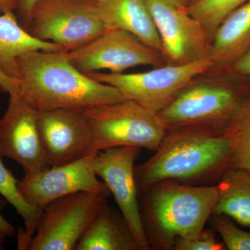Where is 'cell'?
<instances>
[{
  "mask_svg": "<svg viewBox=\"0 0 250 250\" xmlns=\"http://www.w3.org/2000/svg\"><path fill=\"white\" fill-rule=\"evenodd\" d=\"M232 144L224 126H180L167 129L155 153L135 167L139 191L173 182L206 184L218 180L230 167Z\"/></svg>",
  "mask_w": 250,
  "mask_h": 250,
  "instance_id": "cell-1",
  "label": "cell"
},
{
  "mask_svg": "<svg viewBox=\"0 0 250 250\" xmlns=\"http://www.w3.org/2000/svg\"><path fill=\"white\" fill-rule=\"evenodd\" d=\"M21 95L37 111L86 108L125 100L119 90L74 66L65 52L34 51L18 59Z\"/></svg>",
  "mask_w": 250,
  "mask_h": 250,
  "instance_id": "cell-2",
  "label": "cell"
},
{
  "mask_svg": "<svg viewBox=\"0 0 250 250\" xmlns=\"http://www.w3.org/2000/svg\"><path fill=\"white\" fill-rule=\"evenodd\" d=\"M141 209L151 249L172 250L178 238L192 239L205 229L218 201L216 185L163 182L143 190Z\"/></svg>",
  "mask_w": 250,
  "mask_h": 250,
  "instance_id": "cell-3",
  "label": "cell"
},
{
  "mask_svg": "<svg viewBox=\"0 0 250 250\" xmlns=\"http://www.w3.org/2000/svg\"><path fill=\"white\" fill-rule=\"evenodd\" d=\"M83 112L91 129L94 152L126 146L155 152L167 131L156 113L129 99Z\"/></svg>",
  "mask_w": 250,
  "mask_h": 250,
  "instance_id": "cell-4",
  "label": "cell"
},
{
  "mask_svg": "<svg viewBox=\"0 0 250 250\" xmlns=\"http://www.w3.org/2000/svg\"><path fill=\"white\" fill-rule=\"evenodd\" d=\"M27 30L69 52L89 43L106 29L98 0H39Z\"/></svg>",
  "mask_w": 250,
  "mask_h": 250,
  "instance_id": "cell-5",
  "label": "cell"
},
{
  "mask_svg": "<svg viewBox=\"0 0 250 250\" xmlns=\"http://www.w3.org/2000/svg\"><path fill=\"white\" fill-rule=\"evenodd\" d=\"M106 194L82 191L60 197L42 208L27 250H75L100 210Z\"/></svg>",
  "mask_w": 250,
  "mask_h": 250,
  "instance_id": "cell-6",
  "label": "cell"
},
{
  "mask_svg": "<svg viewBox=\"0 0 250 250\" xmlns=\"http://www.w3.org/2000/svg\"><path fill=\"white\" fill-rule=\"evenodd\" d=\"M213 68L209 59L184 65H166L139 73L87 74L93 80L115 87L125 99L159 113L194 79Z\"/></svg>",
  "mask_w": 250,
  "mask_h": 250,
  "instance_id": "cell-7",
  "label": "cell"
},
{
  "mask_svg": "<svg viewBox=\"0 0 250 250\" xmlns=\"http://www.w3.org/2000/svg\"><path fill=\"white\" fill-rule=\"evenodd\" d=\"M243 98L239 90L229 85L193 81L157 115L167 129L224 126Z\"/></svg>",
  "mask_w": 250,
  "mask_h": 250,
  "instance_id": "cell-8",
  "label": "cell"
},
{
  "mask_svg": "<svg viewBox=\"0 0 250 250\" xmlns=\"http://www.w3.org/2000/svg\"><path fill=\"white\" fill-rule=\"evenodd\" d=\"M66 53L74 66L86 75L103 70L123 73L139 65H164L160 52L120 29L106 31L87 45Z\"/></svg>",
  "mask_w": 250,
  "mask_h": 250,
  "instance_id": "cell-9",
  "label": "cell"
},
{
  "mask_svg": "<svg viewBox=\"0 0 250 250\" xmlns=\"http://www.w3.org/2000/svg\"><path fill=\"white\" fill-rule=\"evenodd\" d=\"M146 1L160 38L161 56L167 65H184L209 59V37L187 8L167 0Z\"/></svg>",
  "mask_w": 250,
  "mask_h": 250,
  "instance_id": "cell-10",
  "label": "cell"
},
{
  "mask_svg": "<svg viewBox=\"0 0 250 250\" xmlns=\"http://www.w3.org/2000/svg\"><path fill=\"white\" fill-rule=\"evenodd\" d=\"M141 148L118 147L97 153L93 170L111 192L121 214L132 230L143 250H151L145 232L135 177V163Z\"/></svg>",
  "mask_w": 250,
  "mask_h": 250,
  "instance_id": "cell-11",
  "label": "cell"
},
{
  "mask_svg": "<svg viewBox=\"0 0 250 250\" xmlns=\"http://www.w3.org/2000/svg\"><path fill=\"white\" fill-rule=\"evenodd\" d=\"M97 153L79 160L50 166L35 173L24 174L19 181L23 197L31 205L41 208L60 197L82 191L107 194L106 186L98 179L93 170Z\"/></svg>",
  "mask_w": 250,
  "mask_h": 250,
  "instance_id": "cell-12",
  "label": "cell"
},
{
  "mask_svg": "<svg viewBox=\"0 0 250 250\" xmlns=\"http://www.w3.org/2000/svg\"><path fill=\"white\" fill-rule=\"evenodd\" d=\"M36 117L37 110L21 95L10 97L7 110L0 120V155L16 161L24 174L50 167Z\"/></svg>",
  "mask_w": 250,
  "mask_h": 250,
  "instance_id": "cell-13",
  "label": "cell"
},
{
  "mask_svg": "<svg viewBox=\"0 0 250 250\" xmlns=\"http://www.w3.org/2000/svg\"><path fill=\"white\" fill-rule=\"evenodd\" d=\"M37 125L49 166L70 164L94 152L92 133L83 111H37Z\"/></svg>",
  "mask_w": 250,
  "mask_h": 250,
  "instance_id": "cell-14",
  "label": "cell"
},
{
  "mask_svg": "<svg viewBox=\"0 0 250 250\" xmlns=\"http://www.w3.org/2000/svg\"><path fill=\"white\" fill-rule=\"evenodd\" d=\"M98 7L106 31H128L161 53L160 38L146 0H100Z\"/></svg>",
  "mask_w": 250,
  "mask_h": 250,
  "instance_id": "cell-15",
  "label": "cell"
},
{
  "mask_svg": "<svg viewBox=\"0 0 250 250\" xmlns=\"http://www.w3.org/2000/svg\"><path fill=\"white\" fill-rule=\"evenodd\" d=\"M250 48V0L233 11L215 30L209 59L213 68H230Z\"/></svg>",
  "mask_w": 250,
  "mask_h": 250,
  "instance_id": "cell-16",
  "label": "cell"
},
{
  "mask_svg": "<svg viewBox=\"0 0 250 250\" xmlns=\"http://www.w3.org/2000/svg\"><path fill=\"white\" fill-rule=\"evenodd\" d=\"M75 250H143L121 214L108 205L100 210Z\"/></svg>",
  "mask_w": 250,
  "mask_h": 250,
  "instance_id": "cell-17",
  "label": "cell"
},
{
  "mask_svg": "<svg viewBox=\"0 0 250 250\" xmlns=\"http://www.w3.org/2000/svg\"><path fill=\"white\" fill-rule=\"evenodd\" d=\"M34 51L64 52L57 44L41 41L31 36L20 24L15 13L0 15V67L3 71L20 81L18 59Z\"/></svg>",
  "mask_w": 250,
  "mask_h": 250,
  "instance_id": "cell-18",
  "label": "cell"
},
{
  "mask_svg": "<svg viewBox=\"0 0 250 250\" xmlns=\"http://www.w3.org/2000/svg\"><path fill=\"white\" fill-rule=\"evenodd\" d=\"M218 201L213 213L226 215L243 226L250 227V174L229 167L216 184Z\"/></svg>",
  "mask_w": 250,
  "mask_h": 250,
  "instance_id": "cell-19",
  "label": "cell"
},
{
  "mask_svg": "<svg viewBox=\"0 0 250 250\" xmlns=\"http://www.w3.org/2000/svg\"><path fill=\"white\" fill-rule=\"evenodd\" d=\"M0 155V195L14 207L22 218L24 229L18 230L17 249L27 250L28 244L34 236L42 208L31 205L23 197L19 188V180L4 166Z\"/></svg>",
  "mask_w": 250,
  "mask_h": 250,
  "instance_id": "cell-20",
  "label": "cell"
},
{
  "mask_svg": "<svg viewBox=\"0 0 250 250\" xmlns=\"http://www.w3.org/2000/svg\"><path fill=\"white\" fill-rule=\"evenodd\" d=\"M232 144L230 167L250 174V95L244 97L224 125Z\"/></svg>",
  "mask_w": 250,
  "mask_h": 250,
  "instance_id": "cell-21",
  "label": "cell"
},
{
  "mask_svg": "<svg viewBox=\"0 0 250 250\" xmlns=\"http://www.w3.org/2000/svg\"><path fill=\"white\" fill-rule=\"evenodd\" d=\"M250 0H199L187 8L188 12L205 28L210 40L229 15Z\"/></svg>",
  "mask_w": 250,
  "mask_h": 250,
  "instance_id": "cell-22",
  "label": "cell"
},
{
  "mask_svg": "<svg viewBox=\"0 0 250 250\" xmlns=\"http://www.w3.org/2000/svg\"><path fill=\"white\" fill-rule=\"evenodd\" d=\"M209 220L212 228L229 250H250V232L237 227L231 218L223 214H213Z\"/></svg>",
  "mask_w": 250,
  "mask_h": 250,
  "instance_id": "cell-23",
  "label": "cell"
},
{
  "mask_svg": "<svg viewBox=\"0 0 250 250\" xmlns=\"http://www.w3.org/2000/svg\"><path fill=\"white\" fill-rule=\"evenodd\" d=\"M223 244L217 241L213 229H204L196 238L192 239L178 238L172 250H221Z\"/></svg>",
  "mask_w": 250,
  "mask_h": 250,
  "instance_id": "cell-24",
  "label": "cell"
},
{
  "mask_svg": "<svg viewBox=\"0 0 250 250\" xmlns=\"http://www.w3.org/2000/svg\"><path fill=\"white\" fill-rule=\"evenodd\" d=\"M38 1L39 0H18L17 8L15 13L20 24L26 30L30 22L31 12Z\"/></svg>",
  "mask_w": 250,
  "mask_h": 250,
  "instance_id": "cell-25",
  "label": "cell"
},
{
  "mask_svg": "<svg viewBox=\"0 0 250 250\" xmlns=\"http://www.w3.org/2000/svg\"><path fill=\"white\" fill-rule=\"evenodd\" d=\"M0 90L2 93H8L10 97L21 95V81L15 80L6 75L0 67Z\"/></svg>",
  "mask_w": 250,
  "mask_h": 250,
  "instance_id": "cell-26",
  "label": "cell"
},
{
  "mask_svg": "<svg viewBox=\"0 0 250 250\" xmlns=\"http://www.w3.org/2000/svg\"><path fill=\"white\" fill-rule=\"evenodd\" d=\"M229 70L233 73L250 77V48L233 62Z\"/></svg>",
  "mask_w": 250,
  "mask_h": 250,
  "instance_id": "cell-27",
  "label": "cell"
},
{
  "mask_svg": "<svg viewBox=\"0 0 250 250\" xmlns=\"http://www.w3.org/2000/svg\"><path fill=\"white\" fill-rule=\"evenodd\" d=\"M6 203L7 201L4 198H0V231L4 233L7 237H14L16 236V229L1 214V210Z\"/></svg>",
  "mask_w": 250,
  "mask_h": 250,
  "instance_id": "cell-28",
  "label": "cell"
},
{
  "mask_svg": "<svg viewBox=\"0 0 250 250\" xmlns=\"http://www.w3.org/2000/svg\"><path fill=\"white\" fill-rule=\"evenodd\" d=\"M17 4L18 0H0V14L16 12Z\"/></svg>",
  "mask_w": 250,
  "mask_h": 250,
  "instance_id": "cell-29",
  "label": "cell"
},
{
  "mask_svg": "<svg viewBox=\"0 0 250 250\" xmlns=\"http://www.w3.org/2000/svg\"><path fill=\"white\" fill-rule=\"evenodd\" d=\"M167 1L182 8H187L189 5V0H167Z\"/></svg>",
  "mask_w": 250,
  "mask_h": 250,
  "instance_id": "cell-30",
  "label": "cell"
},
{
  "mask_svg": "<svg viewBox=\"0 0 250 250\" xmlns=\"http://www.w3.org/2000/svg\"><path fill=\"white\" fill-rule=\"evenodd\" d=\"M7 236L0 231V250H5V242H6Z\"/></svg>",
  "mask_w": 250,
  "mask_h": 250,
  "instance_id": "cell-31",
  "label": "cell"
},
{
  "mask_svg": "<svg viewBox=\"0 0 250 250\" xmlns=\"http://www.w3.org/2000/svg\"><path fill=\"white\" fill-rule=\"evenodd\" d=\"M199 1V0H189V4H191V3L195 2V1Z\"/></svg>",
  "mask_w": 250,
  "mask_h": 250,
  "instance_id": "cell-32",
  "label": "cell"
},
{
  "mask_svg": "<svg viewBox=\"0 0 250 250\" xmlns=\"http://www.w3.org/2000/svg\"><path fill=\"white\" fill-rule=\"evenodd\" d=\"M98 1H100V0H98Z\"/></svg>",
  "mask_w": 250,
  "mask_h": 250,
  "instance_id": "cell-33",
  "label": "cell"
}]
</instances>
